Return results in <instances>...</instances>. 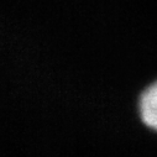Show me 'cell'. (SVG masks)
<instances>
[{
  "instance_id": "1",
  "label": "cell",
  "mask_w": 157,
  "mask_h": 157,
  "mask_svg": "<svg viewBox=\"0 0 157 157\" xmlns=\"http://www.w3.org/2000/svg\"><path fill=\"white\" fill-rule=\"evenodd\" d=\"M140 111L144 123L157 131V82L142 93L140 99Z\"/></svg>"
}]
</instances>
